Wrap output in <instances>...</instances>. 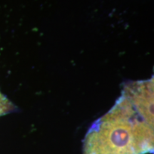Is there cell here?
Here are the masks:
<instances>
[{"label":"cell","instance_id":"cell-1","mask_svg":"<svg viewBox=\"0 0 154 154\" xmlns=\"http://www.w3.org/2000/svg\"><path fill=\"white\" fill-rule=\"evenodd\" d=\"M153 149V79L129 83L88 131L84 154H144Z\"/></svg>","mask_w":154,"mask_h":154},{"label":"cell","instance_id":"cell-2","mask_svg":"<svg viewBox=\"0 0 154 154\" xmlns=\"http://www.w3.org/2000/svg\"><path fill=\"white\" fill-rule=\"evenodd\" d=\"M14 109V106L5 95L0 92V116L5 115Z\"/></svg>","mask_w":154,"mask_h":154}]
</instances>
